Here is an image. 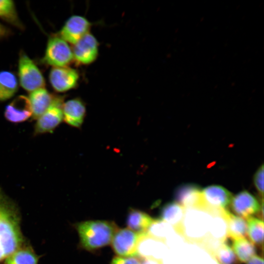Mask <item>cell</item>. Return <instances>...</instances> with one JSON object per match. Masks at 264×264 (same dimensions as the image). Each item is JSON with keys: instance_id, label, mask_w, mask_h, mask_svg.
Instances as JSON below:
<instances>
[{"instance_id": "cell-1", "label": "cell", "mask_w": 264, "mask_h": 264, "mask_svg": "<svg viewBox=\"0 0 264 264\" xmlns=\"http://www.w3.org/2000/svg\"><path fill=\"white\" fill-rule=\"evenodd\" d=\"M23 242L17 208L0 189V262Z\"/></svg>"}, {"instance_id": "cell-2", "label": "cell", "mask_w": 264, "mask_h": 264, "mask_svg": "<svg viewBox=\"0 0 264 264\" xmlns=\"http://www.w3.org/2000/svg\"><path fill=\"white\" fill-rule=\"evenodd\" d=\"M212 213L203 205L185 208L179 234L188 243L198 245L209 236Z\"/></svg>"}, {"instance_id": "cell-3", "label": "cell", "mask_w": 264, "mask_h": 264, "mask_svg": "<svg viewBox=\"0 0 264 264\" xmlns=\"http://www.w3.org/2000/svg\"><path fill=\"white\" fill-rule=\"evenodd\" d=\"M81 245L93 250L110 244L118 229L114 223L107 220H88L76 226Z\"/></svg>"}, {"instance_id": "cell-4", "label": "cell", "mask_w": 264, "mask_h": 264, "mask_svg": "<svg viewBox=\"0 0 264 264\" xmlns=\"http://www.w3.org/2000/svg\"><path fill=\"white\" fill-rule=\"evenodd\" d=\"M18 74L21 86L26 90L33 91L44 88L45 85L44 78L40 70L23 52L20 55L18 63Z\"/></svg>"}, {"instance_id": "cell-5", "label": "cell", "mask_w": 264, "mask_h": 264, "mask_svg": "<svg viewBox=\"0 0 264 264\" xmlns=\"http://www.w3.org/2000/svg\"><path fill=\"white\" fill-rule=\"evenodd\" d=\"M73 59L72 49L61 37L49 39L43 61L54 67L66 66Z\"/></svg>"}, {"instance_id": "cell-6", "label": "cell", "mask_w": 264, "mask_h": 264, "mask_svg": "<svg viewBox=\"0 0 264 264\" xmlns=\"http://www.w3.org/2000/svg\"><path fill=\"white\" fill-rule=\"evenodd\" d=\"M63 98L54 96L47 110L37 119L34 127L35 135L52 133L63 120Z\"/></svg>"}, {"instance_id": "cell-7", "label": "cell", "mask_w": 264, "mask_h": 264, "mask_svg": "<svg viewBox=\"0 0 264 264\" xmlns=\"http://www.w3.org/2000/svg\"><path fill=\"white\" fill-rule=\"evenodd\" d=\"M143 234L129 228L118 229L111 242L113 251L121 257L137 256V244Z\"/></svg>"}, {"instance_id": "cell-8", "label": "cell", "mask_w": 264, "mask_h": 264, "mask_svg": "<svg viewBox=\"0 0 264 264\" xmlns=\"http://www.w3.org/2000/svg\"><path fill=\"white\" fill-rule=\"evenodd\" d=\"M72 49L73 59L79 64L88 65L93 62L98 54V43L95 37L88 33L76 43Z\"/></svg>"}, {"instance_id": "cell-9", "label": "cell", "mask_w": 264, "mask_h": 264, "mask_svg": "<svg viewBox=\"0 0 264 264\" xmlns=\"http://www.w3.org/2000/svg\"><path fill=\"white\" fill-rule=\"evenodd\" d=\"M202 205L210 209H225L231 203L232 194L220 185L209 186L201 191Z\"/></svg>"}, {"instance_id": "cell-10", "label": "cell", "mask_w": 264, "mask_h": 264, "mask_svg": "<svg viewBox=\"0 0 264 264\" xmlns=\"http://www.w3.org/2000/svg\"><path fill=\"white\" fill-rule=\"evenodd\" d=\"M90 22L85 17L73 15L66 22L60 31V37L70 44H74L86 34L90 28Z\"/></svg>"}, {"instance_id": "cell-11", "label": "cell", "mask_w": 264, "mask_h": 264, "mask_svg": "<svg viewBox=\"0 0 264 264\" xmlns=\"http://www.w3.org/2000/svg\"><path fill=\"white\" fill-rule=\"evenodd\" d=\"M263 203V199L260 204L253 195L249 192L243 190L233 197L230 207L235 214L247 219L258 213Z\"/></svg>"}, {"instance_id": "cell-12", "label": "cell", "mask_w": 264, "mask_h": 264, "mask_svg": "<svg viewBox=\"0 0 264 264\" xmlns=\"http://www.w3.org/2000/svg\"><path fill=\"white\" fill-rule=\"evenodd\" d=\"M79 77L76 70L67 66L54 67L49 75L52 87L58 92H65L74 88Z\"/></svg>"}, {"instance_id": "cell-13", "label": "cell", "mask_w": 264, "mask_h": 264, "mask_svg": "<svg viewBox=\"0 0 264 264\" xmlns=\"http://www.w3.org/2000/svg\"><path fill=\"white\" fill-rule=\"evenodd\" d=\"M169 250L164 242L144 234L137 244V256L140 258L152 259L161 262Z\"/></svg>"}, {"instance_id": "cell-14", "label": "cell", "mask_w": 264, "mask_h": 264, "mask_svg": "<svg viewBox=\"0 0 264 264\" xmlns=\"http://www.w3.org/2000/svg\"><path fill=\"white\" fill-rule=\"evenodd\" d=\"M4 113L5 118L14 123L27 120L32 115L28 98L24 95L17 96L5 107Z\"/></svg>"}, {"instance_id": "cell-15", "label": "cell", "mask_w": 264, "mask_h": 264, "mask_svg": "<svg viewBox=\"0 0 264 264\" xmlns=\"http://www.w3.org/2000/svg\"><path fill=\"white\" fill-rule=\"evenodd\" d=\"M63 120L68 125L79 128L83 124L86 113L84 103L78 98L67 101L63 105Z\"/></svg>"}, {"instance_id": "cell-16", "label": "cell", "mask_w": 264, "mask_h": 264, "mask_svg": "<svg viewBox=\"0 0 264 264\" xmlns=\"http://www.w3.org/2000/svg\"><path fill=\"white\" fill-rule=\"evenodd\" d=\"M174 197L177 203L185 208L202 204L201 191L197 185L192 184L179 186L175 192Z\"/></svg>"}, {"instance_id": "cell-17", "label": "cell", "mask_w": 264, "mask_h": 264, "mask_svg": "<svg viewBox=\"0 0 264 264\" xmlns=\"http://www.w3.org/2000/svg\"><path fill=\"white\" fill-rule=\"evenodd\" d=\"M212 219L209 231V237L224 242L228 238V227L226 216V209H210Z\"/></svg>"}, {"instance_id": "cell-18", "label": "cell", "mask_w": 264, "mask_h": 264, "mask_svg": "<svg viewBox=\"0 0 264 264\" xmlns=\"http://www.w3.org/2000/svg\"><path fill=\"white\" fill-rule=\"evenodd\" d=\"M54 96L44 88H40L30 92L29 100L30 102L32 117L39 118L49 108Z\"/></svg>"}, {"instance_id": "cell-19", "label": "cell", "mask_w": 264, "mask_h": 264, "mask_svg": "<svg viewBox=\"0 0 264 264\" xmlns=\"http://www.w3.org/2000/svg\"><path fill=\"white\" fill-rule=\"evenodd\" d=\"M185 213V208L176 202L165 204L161 209V220L170 224L179 234Z\"/></svg>"}, {"instance_id": "cell-20", "label": "cell", "mask_w": 264, "mask_h": 264, "mask_svg": "<svg viewBox=\"0 0 264 264\" xmlns=\"http://www.w3.org/2000/svg\"><path fill=\"white\" fill-rule=\"evenodd\" d=\"M153 220L145 212L131 209L128 214L127 224L129 229L139 234H146Z\"/></svg>"}, {"instance_id": "cell-21", "label": "cell", "mask_w": 264, "mask_h": 264, "mask_svg": "<svg viewBox=\"0 0 264 264\" xmlns=\"http://www.w3.org/2000/svg\"><path fill=\"white\" fill-rule=\"evenodd\" d=\"M228 238L234 240L245 238L247 236V224L241 217L235 216L226 210Z\"/></svg>"}, {"instance_id": "cell-22", "label": "cell", "mask_w": 264, "mask_h": 264, "mask_svg": "<svg viewBox=\"0 0 264 264\" xmlns=\"http://www.w3.org/2000/svg\"><path fill=\"white\" fill-rule=\"evenodd\" d=\"M18 89V82L14 73L6 70L0 71V101L11 98Z\"/></svg>"}, {"instance_id": "cell-23", "label": "cell", "mask_w": 264, "mask_h": 264, "mask_svg": "<svg viewBox=\"0 0 264 264\" xmlns=\"http://www.w3.org/2000/svg\"><path fill=\"white\" fill-rule=\"evenodd\" d=\"M38 257L29 246L23 244L4 260V264H38Z\"/></svg>"}, {"instance_id": "cell-24", "label": "cell", "mask_w": 264, "mask_h": 264, "mask_svg": "<svg viewBox=\"0 0 264 264\" xmlns=\"http://www.w3.org/2000/svg\"><path fill=\"white\" fill-rule=\"evenodd\" d=\"M232 248L240 262L246 263L256 252L255 245L245 238L232 240Z\"/></svg>"}, {"instance_id": "cell-25", "label": "cell", "mask_w": 264, "mask_h": 264, "mask_svg": "<svg viewBox=\"0 0 264 264\" xmlns=\"http://www.w3.org/2000/svg\"><path fill=\"white\" fill-rule=\"evenodd\" d=\"M247 219V235L251 242L263 251L264 222L263 220L251 217Z\"/></svg>"}, {"instance_id": "cell-26", "label": "cell", "mask_w": 264, "mask_h": 264, "mask_svg": "<svg viewBox=\"0 0 264 264\" xmlns=\"http://www.w3.org/2000/svg\"><path fill=\"white\" fill-rule=\"evenodd\" d=\"M176 232L169 223L162 220H153L149 226L146 234L154 239L165 242L171 235Z\"/></svg>"}, {"instance_id": "cell-27", "label": "cell", "mask_w": 264, "mask_h": 264, "mask_svg": "<svg viewBox=\"0 0 264 264\" xmlns=\"http://www.w3.org/2000/svg\"><path fill=\"white\" fill-rule=\"evenodd\" d=\"M187 250L193 264H219L213 256L197 244L188 243Z\"/></svg>"}, {"instance_id": "cell-28", "label": "cell", "mask_w": 264, "mask_h": 264, "mask_svg": "<svg viewBox=\"0 0 264 264\" xmlns=\"http://www.w3.org/2000/svg\"><path fill=\"white\" fill-rule=\"evenodd\" d=\"M0 17L15 26L22 28L12 0H0Z\"/></svg>"}, {"instance_id": "cell-29", "label": "cell", "mask_w": 264, "mask_h": 264, "mask_svg": "<svg viewBox=\"0 0 264 264\" xmlns=\"http://www.w3.org/2000/svg\"><path fill=\"white\" fill-rule=\"evenodd\" d=\"M214 257L219 264H239L240 262L234 251L226 242L215 253Z\"/></svg>"}, {"instance_id": "cell-30", "label": "cell", "mask_w": 264, "mask_h": 264, "mask_svg": "<svg viewBox=\"0 0 264 264\" xmlns=\"http://www.w3.org/2000/svg\"><path fill=\"white\" fill-rule=\"evenodd\" d=\"M254 184L259 193L260 196L263 198L264 195V165L257 170L253 178Z\"/></svg>"}, {"instance_id": "cell-31", "label": "cell", "mask_w": 264, "mask_h": 264, "mask_svg": "<svg viewBox=\"0 0 264 264\" xmlns=\"http://www.w3.org/2000/svg\"><path fill=\"white\" fill-rule=\"evenodd\" d=\"M111 264H141V259L135 256L115 257Z\"/></svg>"}, {"instance_id": "cell-32", "label": "cell", "mask_w": 264, "mask_h": 264, "mask_svg": "<svg viewBox=\"0 0 264 264\" xmlns=\"http://www.w3.org/2000/svg\"><path fill=\"white\" fill-rule=\"evenodd\" d=\"M247 264H264V260L263 257L254 255L247 262Z\"/></svg>"}, {"instance_id": "cell-33", "label": "cell", "mask_w": 264, "mask_h": 264, "mask_svg": "<svg viewBox=\"0 0 264 264\" xmlns=\"http://www.w3.org/2000/svg\"><path fill=\"white\" fill-rule=\"evenodd\" d=\"M141 264H162L161 262L156 260L148 258H140Z\"/></svg>"}, {"instance_id": "cell-34", "label": "cell", "mask_w": 264, "mask_h": 264, "mask_svg": "<svg viewBox=\"0 0 264 264\" xmlns=\"http://www.w3.org/2000/svg\"><path fill=\"white\" fill-rule=\"evenodd\" d=\"M7 33V29L0 23V38L5 36Z\"/></svg>"}]
</instances>
